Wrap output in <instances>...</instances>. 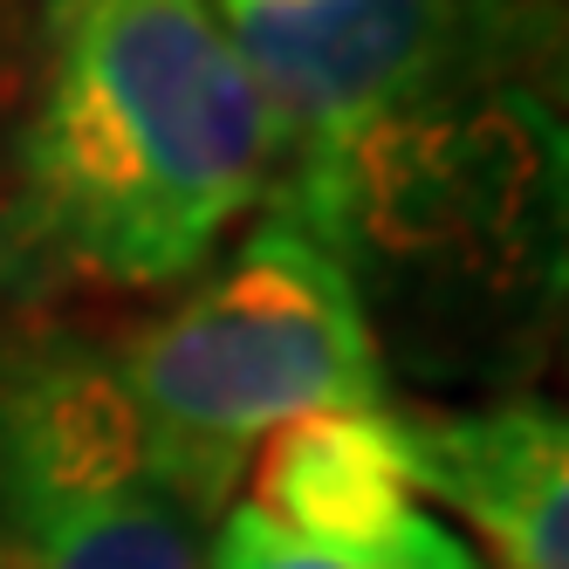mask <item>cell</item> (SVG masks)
<instances>
[{
  "label": "cell",
  "instance_id": "obj_1",
  "mask_svg": "<svg viewBox=\"0 0 569 569\" xmlns=\"http://www.w3.org/2000/svg\"><path fill=\"white\" fill-rule=\"evenodd\" d=\"M426 405L528 398L569 330V8L521 14L274 192Z\"/></svg>",
  "mask_w": 569,
  "mask_h": 569
},
{
  "label": "cell",
  "instance_id": "obj_5",
  "mask_svg": "<svg viewBox=\"0 0 569 569\" xmlns=\"http://www.w3.org/2000/svg\"><path fill=\"white\" fill-rule=\"evenodd\" d=\"M274 103L289 158H316L378 110L439 83L521 14V0H207Z\"/></svg>",
  "mask_w": 569,
  "mask_h": 569
},
{
  "label": "cell",
  "instance_id": "obj_9",
  "mask_svg": "<svg viewBox=\"0 0 569 569\" xmlns=\"http://www.w3.org/2000/svg\"><path fill=\"white\" fill-rule=\"evenodd\" d=\"M14 76V0H0V90Z\"/></svg>",
  "mask_w": 569,
  "mask_h": 569
},
{
  "label": "cell",
  "instance_id": "obj_6",
  "mask_svg": "<svg viewBox=\"0 0 569 569\" xmlns=\"http://www.w3.org/2000/svg\"><path fill=\"white\" fill-rule=\"evenodd\" d=\"M419 501H439L487 569H569V412L542 398L398 405Z\"/></svg>",
  "mask_w": 569,
  "mask_h": 569
},
{
  "label": "cell",
  "instance_id": "obj_4",
  "mask_svg": "<svg viewBox=\"0 0 569 569\" xmlns=\"http://www.w3.org/2000/svg\"><path fill=\"white\" fill-rule=\"evenodd\" d=\"M117 350L62 316L0 322V569H207Z\"/></svg>",
  "mask_w": 569,
  "mask_h": 569
},
{
  "label": "cell",
  "instance_id": "obj_8",
  "mask_svg": "<svg viewBox=\"0 0 569 569\" xmlns=\"http://www.w3.org/2000/svg\"><path fill=\"white\" fill-rule=\"evenodd\" d=\"M207 569H487V562L473 556L467 536H453L426 508L371 542H309V536H289V528L261 521L240 501L213 521Z\"/></svg>",
  "mask_w": 569,
  "mask_h": 569
},
{
  "label": "cell",
  "instance_id": "obj_2",
  "mask_svg": "<svg viewBox=\"0 0 569 569\" xmlns=\"http://www.w3.org/2000/svg\"><path fill=\"white\" fill-rule=\"evenodd\" d=\"M281 172L289 131L207 0H34L0 151V322L179 289Z\"/></svg>",
  "mask_w": 569,
  "mask_h": 569
},
{
  "label": "cell",
  "instance_id": "obj_3",
  "mask_svg": "<svg viewBox=\"0 0 569 569\" xmlns=\"http://www.w3.org/2000/svg\"><path fill=\"white\" fill-rule=\"evenodd\" d=\"M166 487L220 521L254 453L322 412L391 405L385 357L330 248L281 207L199 268L172 309L110 337Z\"/></svg>",
  "mask_w": 569,
  "mask_h": 569
},
{
  "label": "cell",
  "instance_id": "obj_7",
  "mask_svg": "<svg viewBox=\"0 0 569 569\" xmlns=\"http://www.w3.org/2000/svg\"><path fill=\"white\" fill-rule=\"evenodd\" d=\"M261 521L309 542H371L412 521L419 480L398 432V405L378 412H322L274 432L254 453V501Z\"/></svg>",
  "mask_w": 569,
  "mask_h": 569
},
{
  "label": "cell",
  "instance_id": "obj_10",
  "mask_svg": "<svg viewBox=\"0 0 569 569\" xmlns=\"http://www.w3.org/2000/svg\"><path fill=\"white\" fill-rule=\"evenodd\" d=\"M556 363H562V371H569V330H562V357H556Z\"/></svg>",
  "mask_w": 569,
  "mask_h": 569
},
{
  "label": "cell",
  "instance_id": "obj_11",
  "mask_svg": "<svg viewBox=\"0 0 569 569\" xmlns=\"http://www.w3.org/2000/svg\"><path fill=\"white\" fill-rule=\"evenodd\" d=\"M562 8H569V0H562Z\"/></svg>",
  "mask_w": 569,
  "mask_h": 569
}]
</instances>
